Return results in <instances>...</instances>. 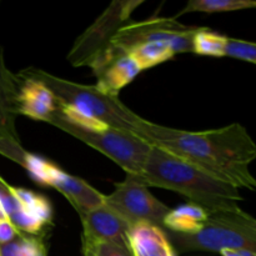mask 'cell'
Returning a JSON list of instances; mask_svg holds the SVG:
<instances>
[{
    "label": "cell",
    "mask_w": 256,
    "mask_h": 256,
    "mask_svg": "<svg viewBox=\"0 0 256 256\" xmlns=\"http://www.w3.org/2000/svg\"><path fill=\"white\" fill-rule=\"evenodd\" d=\"M24 84L18 90L16 112L45 122L56 109V100L42 82L22 76Z\"/></svg>",
    "instance_id": "obj_11"
},
{
    "label": "cell",
    "mask_w": 256,
    "mask_h": 256,
    "mask_svg": "<svg viewBox=\"0 0 256 256\" xmlns=\"http://www.w3.org/2000/svg\"><path fill=\"white\" fill-rule=\"evenodd\" d=\"M45 122L96 149L119 165L129 176L138 178L142 172L152 145L132 132L114 128H105L102 130L82 129L66 122L58 109H55Z\"/></svg>",
    "instance_id": "obj_5"
},
{
    "label": "cell",
    "mask_w": 256,
    "mask_h": 256,
    "mask_svg": "<svg viewBox=\"0 0 256 256\" xmlns=\"http://www.w3.org/2000/svg\"><path fill=\"white\" fill-rule=\"evenodd\" d=\"M199 26H186L174 19H150L125 24L115 32L110 42V55L114 59L126 55L144 42H162L169 45L174 54L192 52L194 36Z\"/></svg>",
    "instance_id": "obj_6"
},
{
    "label": "cell",
    "mask_w": 256,
    "mask_h": 256,
    "mask_svg": "<svg viewBox=\"0 0 256 256\" xmlns=\"http://www.w3.org/2000/svg\"><path fill=\"white\" fill-rule=\"evenodd\" d=\"M134 179L146 188H162L184 195L192 204L204 208L209 214L240 209L239 189L152 145L142 172Z\"/></svg>",
    "instance_id": "obj_2"
},
{
    "label": "cell",
    "mask_w": 256,
    "mask_h": 256,
    "mask_svg": "<svg viewBox=\"0 0 256 256\" xmlns=\"http://www.w3.org/2000/svg\"><path fill=\"white\" fill-rule=\"evenodd\" d=\"M174 249L180 252L250 250L256 252V219L244 210L210 212L195 234L165 232Z\"/></svg>",
    "instance_id": "obj_4"
},
{
    "label": "cell",
    "mask_w": 256,
    "mask_h": 256,
    "mask_svg": "<svg viewBox=\"0 0 256 256\" xmlns=\"http://www.w3.org/2000/svg\"><path fill=\"white\" fill-rule=\"evenodd\" d=\"M84 226V246L112 242L129 249L130 225L106 205L79 214Z\"/></svg>",
    "instance_id": "obj_9"
},
{
    "label": "cell",
    "mask_w": 256,
    "mask_h": 256,
    "mask_svg": "<svg viewBox=\"0 0 256 256\" xmlns=\"http://www.w3.org/2000/svg\"><path fill=\"white\" fill-rule=\"evenodd\" d=\"M220 254L222 256H256V252L250 250H222Z\"/></svg>",
    "instance_id": "obj_24"
},
{
    "label": "cell",
    "mask_w": 256,
    "mask_h": 256,
    "mask_svg": "<svg viewBox=\"0 0 256 256\" xmlns=\"http://www.w3.org/2000/svg\"><path fill=\"white\" fill-rule=\"evenodd\" d=\"M138 62L142 70L164 62L174 56V52L168 44L162 42H150L135 46L129 52Z\"/></svg>",
    "instance_id": "obj_17"
},
{
    "label": "cell",
    "mask_w": 256,
    "mask_h": 256,
    "mask_svg": "<svg viewBox=\"0 0 256 256\" xmlns=\"http://www.w3.org/2000/svg\"><path fill=\"white\" fill-rule=\"evenodd\" d=\"M104 204L122 216L130 226L152 224L162 229L170 208L158 200L145 185L126 175L122 182L115 184L112 194L104 195Z\"/></svg>",
    "instance_id": "obj_7"
},
{
    "label": "cell",
    "mask_w": 256,
    "mask_h": 256,
    "mask_svg": "<svg viewBox=\"0 0 256 256\" xmlns=\"http://www.w3.org/2000/svg\"><path fill=\"white\" fill-rule=\"evenodd\" d=\"M132 134L220 182L239 190L256 192V179L250 172V164L256 159V144L242 124L188 132L154 124L140 116Z\"/></svg>",
    "instance_id": "obj_1"
},
{
    "label": "cell",
    "mask_w": 256,
    "mask_h": 256,
    "mask_svg": "<svg viewBox=\"0 0 256 256\" xmlns=\"http://www.w3.org/2000/svg\"><path fill=\"white\" fill-rule=\"evenodd\" d=\"M209 212L204 208L195 204H186L170 209L164 219V232H178V234H195L206 222Z\"/></svg>",
    "instance_id": "obj_14"
},
{
    "label": "cell",
    "mask_w": 256,
    "mask_h": 256,
    "mask_svg": "<svg viewBox=\"0 0 256 256\" xmlns=\"http://www.w3.org/2000/svg\"><path fill=\"white\" fill-rule=\"evenodd\" d=\"M8 189L12 192V196L18 202L20 208L36 218L40 222L46 225L52 219V206L49 202L45 198L35 194V192H29L26 189H20V188H14L8 185Z\"/></svg>",
    "instance_id": "obj_16"
},
{
    "label": "cell",
    "mask_w": 256,
    "mask_h": 256,
    "mask_svg": "<svg viewBox=\"0 0 256 256\" xmlns=\"http://www.w3.org/2000/svg\"><path fill=\"white\" fill-rule=\"evenodd\" d=\"M20 76L42 82L55 96L60 115L75 126L89 130L114 128L132 132L140 118L118 95L102 92L96 85L76 84L39 69H26Z\"/></svg>",
    "instance_id": "obj_3"
},
{
    "label": "cell",
    "mask_w": 256,
    "mask_h": 256,
    "mask_svg": "<svg viewBox=\"0 0 256 256\" xmlns=\"http://www.w3.org/2000/svg\"><path fill=\"white\" fill-rule=\"evenodd\" d=\"M140 72L142 68L132 55H122L96 72L98 82L95 85L102 92L118 95L119 90L129 84Z\"/></svg>",
    "instance_id": "obj_13"
},
{
    "label": "cell",
    "mask_w": 256,
    "mask_h": 256,
    "mask_svg": "<svg viewBox=\"0 0 256 256\" xmlns=\"http://www.w3.org/2000/svg\"><path fill=\"white\" fill-rule=\"evenodd\" d=\"M20 232L8 218H0V245L14 242Z\"/></svg>",
    "instance_id": "obj_23"
},
{
    "label": "cell",
    "mask_w": 256,
    "mask_h": 256,
    "mask_svg": "<svg viewBox=\"0 0 256 256\" xmlns=\"http://www.w3.org/2000/svg\"><path fill=\"white\" fill-rule=\"evenodd\" d=\"M225 56L235 58V59L256 64V44L245 42V40L228 38L226 46H225Z\"/></svg>",
    "instance_id": "obj_20"
},
{
    "label": "cell",
    "mask_w": 256,
    "mask_h": 256,
    "mask_svg": "<svg viewBox=\"0 0 256 256\" xmlns=\"http://www.w3.org/2000/svg\"><path fill=\"white\" fill-rule=\"evenodd\" d=\"M0 218H4V216H2V214H0Z\"/></svg>",
    "instance_id": "obj_25"
},
{
    "label": "cell",
    "mask_w": 256,
    "mask_h": 256,
    "mask_svg": "<svg viewBox=\"0 0 256 256\" xmlns=\"http://www.w3.org/2000/svg\"><path fill=\"white\" fill-rule=\"evenodd\" d=\"M139 4L140 2H112L95 24L76 40L69 55L70 62L74 65H92L109 48L115 32L124 25L125 19Z\"/></svg>",
    "instance_id": "obj_8"
},
{
    "label": "cell",
    "mask_w": 256,
    "mask_h": 256,
    "mask_svg": "<svg viewBox=\"0 0 256 256\" xmlns=\"http://www.w3.org/2000/svg\"><path fill=\"white\" fill-rule=\"evenodd\" d=\"M18 89L15 79L4 66L0 58V138L16 140L12 115L16 114Z\"/></svg>",
    "instance_id": "obj_15"
},
{
    "label": "cell",
    "mask_w": 256,
    "mask_h": 256,
    "mask_svg": "<svg viewBox=\"0 0 256 256\" xmlns=\"http://www.w3.org/2000/svg\"><path fill=\"white\" fill-rule=\"evenodd\" d=\"M44 185L55 188L58 192H62L79 214L104 205V194L98 192L80 178L62 172L54 164L50 166Z\"/></svg>",
    "instance_id": "obj_10"
},
{
    "label": "cell",
    "mask_w": 256,
    "mask_h": 256,
    "mask_svg": "<svg viewBox=\"0 0 256 256\" xmlns=\"http://www.w3.org/2000/svg\"><path fill=\"white\" fill-rule=\"evenodd\" d=\"M129 249L132 256H175L164 230L145 222L130 228Z\"/></svg>",
    "instance_id": "obj_12"
},
{
    "label": "cell",
    "mask_w": 256,
    "mask_h": 256,
    "mask_svg": "<svg viewBox=\"0 0 256 256\" xmlns=\"http://www.w3.org/2000/svg\"><path fill=\"white\" fill-rule=\"evenodd\" d=\"M228 38L208 28H200L192 42V52L209 56H225Z\"/></svg>",
    "instance_id": "obj_18"
},
{
    "label": "cell",
    "mask_w": 256,
    "mask_h": 256,
    "mask_svg": "<svg viewBox=\"0 0 256 256\" xmlns=\"http://www.w3.org/2000/svg\"><path fill=\"white\" fill-rule=\"evenodd\" d=\"M22 256H45V249L40 239L34 236L19 235Z\"/></svg>",
    "instance_id": "obj_22"
},
{
    "label": "cell",
    "mask_w": 256,
    "mask_h": 256,
    "mask_svg": "<svg viewBox=\"0 0 256 256\" xmlns=\"http://www.w3.org/2000/svg\"><path fill=\"white\" fill-rule=\"evenodd\" d=\"M250 8H256V2H252V0H192L182 9L180 15L190 12H222L250 9Z\"/></svg>",
    "instance_id": "obj_19"
},
{
    "label": "cell",
    "mask_w": 256,
    "mask_h": 256,
    "mask_svg": "<svg viewBox=\"0 0 256 256\" xmlns=\"http://www.w3.org/2000/svg\"><path fill=\"white\" fill-rule=\"evenodd\" d=\"M85 256H132L130 249L112 242H96L85 245Z\"/></svg>",
    "instance_id": "obj_21"
}]
</instances>
